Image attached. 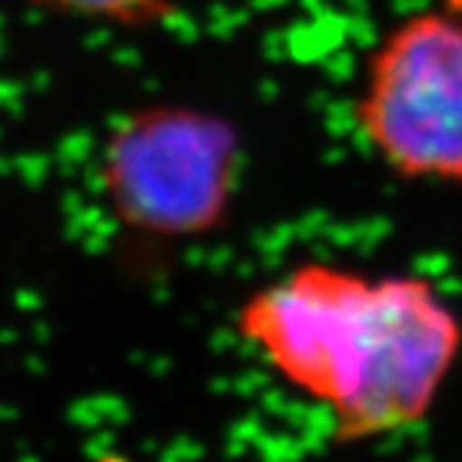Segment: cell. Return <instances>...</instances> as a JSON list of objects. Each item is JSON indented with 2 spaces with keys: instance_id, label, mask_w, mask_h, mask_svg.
<instances>
[{
  "instance_id": "6da1fadb",
  "label": "cell",
  "mask_w": 462,
  "mask_h": 462,
  "mask_svg": "<svg viewBox=\"0 0 462 462\" xmlns=\"http://www.w3.org/2000/svg\"><path fill=\"white\" fill-rule=\"evenodd\" d=\"M237 332L343 443L420 423L462 354V318L435 282L301 262L254 290Z\"/></svg>"
},
{
  "instance_id": "7a4b0ae2",
  "label": "cell",
  "mask_w": 462,
  "mask_h": 462,
  "mask_svg": "<svg viewBox=\"0 0 462 462\" xmlns=\"http://www.w3.org/2000/svg\"><path fill=\"white\" fill-rule=\"evenodd\" d=\"M348 120L390 176L462 187V0H429L382 28L356 73Z\"/></svg>"
},
{
  "instance_id": "3957f363",
  "label": "cell",
  "mask_w": 462,
  "mask_h": 462,
  "mask_svg": "<svg viewBox=\"0 0 462 462\" xmlns=\"http://www.w3.org/2000/svg\"><path fill=\"white\" fill-rule=\"evenodd\" d=\"M243 140L228 117L187 104L123 115L97 151V184L134 235L198 240L217 231L240 189Z\"/></svg>"
},
{
  "instance_id": "277c9868",
  "label": "cell",
  "mask_w": 462,
  "mask_h": 462,
  "mask_svg": "<svg viewBox=\"0 0 462 462\" xmlns=\"http://www.w3.org/2000/svg\"><path fill=\"white\" fill-rule=\"evenodd\" d=\"M28 4L68 20L140 28L168 17L176 0H28Z\"/></svg>"
}]
</instances>
